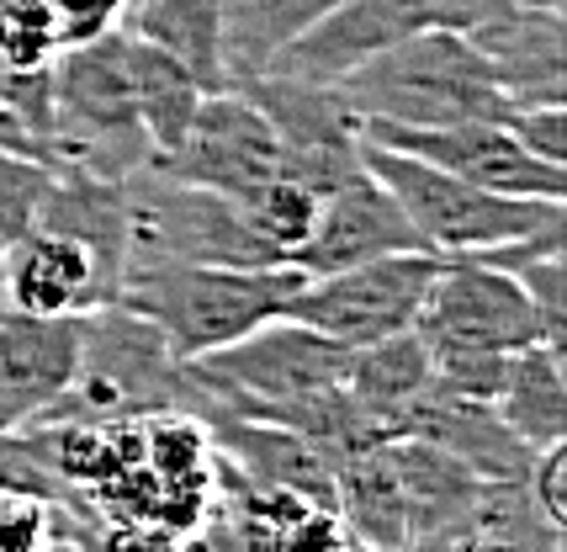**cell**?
Segmentation results:
<instances>
[{"mask_svg": "<svg viewBox=\"0 0 567 552\" xmlns=\"http://www.w3.org/2000/svg\"><path fill=\"white\" fill-rule=\"evenodd\" d=\"M159 165L175 181L207 186L239 207L249 192H260L271 176H281V144H276L271 123L260 117V106L245 91L223 85V91H207L197 101V117L186 127L181 150Z\"/></svg>", "mask_w": 567, "mask_h": 552, "instance_id": "9", "label": "cell"}, {"mask_svg": "<svg viewBox=\"0 0 567 552\" xmlns=\"http://www.w3.org/2000/svg\"><path fill=\"white\" fill-rule=\"evenodd\" d=\"M0 75H6V64H0Z\"/></svg>", "mask_w": 567, "mask_h": 552, "instance_id": "33", "label": "cell"}, {"mask_svg": "<svg viewBox=\"0 0 567 552\" xmlns=\"http://www.w3.org/2000/svg\"><path fill=\"white\" fill-rule=\"evenodd\" d=\"M302 282L297 266H148L127 276L117 303L159 329L181 361H197L281 319Z\"/></svg>", "mask_w": 567, "mask_h": 552, "instance_id": "3", "label": "cell"}, {"mask_svg": "<svg viewBox=\"0 0 567 552\" xmlns=\"http://www.w3.org/2000/svg\"><path fill=\"white\" fill-rule=\"evenodd\" d=\"M239 213H245V224L255 228L281 260H292V251L313 234V224H319V192H308V186L292 176H271L260 192H249V197L239 202Z\"/></svg>", "mask_w": 567, "mask_h": 552, "instance_id": "23", "label": "cell"}, {"mask_svg": "<svg viewBox=\"0 0 567 552\" xmlns=\"http://www.w3.org/2000/svg\"><path fill=\"white\" fill-rule=\"evenodd\" d=\"M53 171L22 154H0V245L22 239L27 228L38 224V207L49 197Z\"/></svg>", "mask_w": 567, "mask_h": 552, "instance_id": "25", "label": "cell"}, {"mask_svg": "<svg viewBox=\"0 0 567 552\" xmlns=\"http://www.w3.org/2000/svg\"><path fill=\"white\" fill-rule=\"evenodd\" d=\"M346 548H350V536L340 527V515L334 510H313V504L271 542V552H346Z\"/></svg>", "mask_w": 567, "mask_h": 552, "instance_id": "29", "label": "cell"}, {"mask_svg": "<svg viewBox=\"0 0 567 552\" xmlns=\"http://www.w3.org/2000/svg\"><path fill=\"white\" fill-rule=\"evenodd\" d=\"M498 420L515 430L530 452L557 447L567 436V377H563V346H525L504 356V382L494 393Z\"/></svg>", "mask_w": 567, "mask_h": 552, "instance_id": "19", "label": "cell"}, {"mask_svg": "<svg viewBox=\"0 0 567 552\" xmlns=\"http://www.w3.org/2000/svg\"><path fill=\"white\" fill-rule=\"evenodd\" d=\"M144 415L197 420L192 372L148 319H138L123 303H101L80 314L74 382L32 426H106V420H144Z\"/></svg>", "mask_w": 567, "mask_h": 552, "instance_id": "1", "label": "cell"}, {"mask_svg": "<svg viewBox=\"0 0 567 552\" xmlns=\"http://www.w3.org/2000/svg\"><path fill=\"white\" fill-rule=\"evenodd\" d=\"M346 552H367V548H346Z\"/></svg>", "mask_w": 567, "mask_h": 552, "instance_id": "31", "label": "cell"}, {"mask_svg": "<svg viewBox=\"0 0 567 552\" xmlns=\"http://www.w3.org/2000/svg\"><path fill=\"white\" fill-rule=\"evenodd\" d=\"M334 515L346 527L350 548L409 552V504H403V489H398L388 441L346 457L334 468Z\"/></svg>", "mask_w": 567, "mask_h": 552, "instance_id": "18", "label": "cell"}, {"mask_svg": "<svg viewBox=\"0 0 567 552\" xmlns=\"http://www.w3.org/2000/svg\"><path fill=\"white\" fill-rule=\"evenodd\" d=\"M64 49L49 0H0V64L6 70H49Z\"/></svg>", "mask_w": 567, "mask_h": 552, "instance_id": "24", "label": "cell"}, {"mask_svg": "<svg viewBox=\"0 0 567 552\" xmlns=\"http://www.w3.org/2000/svg\"><path fill=\"white\" fill-rule=\"evenodd\" d=\"M340 96L361 123L398 127L483 123L509 112V101L488 80L483 53L472 49L467 32H451V27H420L403 43L382 49L340 80Z\"/></svg>", "mask_w": 567, "mask_h": 552, "instance_id": "2", "label": "cell"}, {"mask_svg": "<svg viewBox=\"0 0 567 552\" xmlns=\"http://www.w3.org/2000/svg\"><path fill=\"white\" fill-rule=\"evenodd\" d=\"M85 542H91V552H192L181 542V531L154 527V521H117L112 531L85 536Z\"/></svg>", "mask_w": 567, "mask_h": 552, "instance_id": "30", "label": "cell"}, {"mask_svg": "<svg viewBox=\"0 0 567 552\" xmlns=\"http://www.w3.org/2000/svg\"><path fill=\"white\" fill-rule=\"evenodd\" d=\"M467 38L509 106L567 101V27L557 6H509L477 22Z\"/></svg>", "mask_w": 567, "mask_h": 552, "instance_id": "12", "label": "cell"}, {"mask_svg": "<svg viewBox=\"0 0 567 552\" xmlns=\"http://www.w3.org/2000/svg\"><path fill=\"white\" fill-rule=\"evenodd\" d=\"M504 127L515 133V144L525 154H536L546 165H563L567 171V106H509Z\"/></svg>", "mask_w": 567, "mask_h": 552, "instance_id": "26", "label": "cell"}, {"mask_svg": "<svg viewBox=\"0 0 567 552\" xmlns=\"http://www.w3.org/2000/svg\"><path fill=\"white\" fill-rule=\"evenodd\" d=\"M49 6H53L59 32H64V49L70 43H91L101 32L123 27L127 11H133V0H49Z\"/></svg>", "mask_w": 567, "mask_h": 552, "instance_id": "27", "label": "cell"}, {"mask_svg": "<svg viewBox=\"0 0 567 552\" xmlns=\"http://www.w3.org/2000/svg\"><path fill=\"white\" fill-rule=\"evenodd\" d=\"M223 22H228V0H133L127 32L148 38L154 49L181 59L202 91H223Z\"/></svg>", "mask_w": 567, "mask_h": 552, "instance_id": "21", "label": "cell"}, {"mask_svg": "<svg viewBox=\"0 0 567 552\" xmlns=\"http://www.w3.org/2000/svg\"><path fill=\"white\" fill-rule=\"evenodd\" d=\"M361 165L388 186V197L409 218L420 251L483 255V251H498V245H515V239H530L542 228L563 224V202L483 192V186L451 176L441 165H424L414 154L382 150L371 139H361Z\"/></svg>", "mask_w": 567, "mask_h": 552, "instance_id": "4", "label": "cell"}, {"mask_svg": "<svg viewBox=\"0 0 567 552\" xmlns=\"http://www.w3.org/2000/svg\"><path fill=\"white\" fill-rule=\"evenodd\" d=\"M234 6H239V0H228V11H234Z\"/></svg>", "mask_w": 567, "mask_h": 552, "instance_id": "32", "label": "cell"}, {"mask_svg": "<svg viewBox=\"0 0 567 552\" xmlns=\"http://www.w3.org/2000/svg\"><path fill=\"white\" fill-rule=\"evenodd\" d=\"M207 436H213L223 468H234L245 483L287 489L313 510H334V462L308 436L271 426V420H223V426H207Z\"/></svg>", "mask_w": 567, "mask_h": 552, "instance_id": "15", "label": "cell"}, {"mask_svg": "<svg viewBox=\"0 0 567 552\" xmlns=\"http://www.w3.org/2000/svg\"><path fill=\"white\" fill-rule=\"evenodd\" d=\"M80 367V314H22L0 303V436L32 426Z\"/></svg>", "mask_w": 567, "mask_h": 552, "instance_id": "11", "label": "cell"}, {"mask_svg": "<svg viewBox=\"0 0 567 552\" xmlns=\"http://www.w3.org/2000/svg\"><path fill=\"white\" fill-rule=\"evenodd\" d=\"M435 272H441L435 251L371 255V260H355V266H340V272L308 276L292 293L281 319L319 329L323 340H334L346 351L377 346V340H393V335L414 329Z\"/></svg>", "mask_w": 567, "mask_h": 552, "instance_id": "5", "label": "cell"}, {"mask_svg": "<svg viewBox=\"0 0 567 552\" xmlns=\"http://www.w3.org/2000/svg\"><path fill=\"white\" fill-rule=\"evenodd\" d=\"M393 251H420V239H414L409 218L398 213V202L388 197V186L361 165L355 176H346L334 192L319 197V224L292 251L287 266H297L302 276H323Z\"/></svg>", "mask_w": 567, "mask_h": 552, "instance_id": "13", "label": "cell"}, {"mask_svg": "<svg viewBox=\"0 0 567 552\" xmlns=\"http://www.w3.org/2000/svg\"><path fill=\"white\" fill-rule=\"evenodd\" d=\"M420 27H435L430 0H340L329 17H319L308 32H297L287 49H276L260 75L340 85L350 70H361L367 59L403 43Z\"/></svg>", "mask_w": 567, "mask_h": 552, "instance_id": "10", "label": "cell"}, {"mask_svg": "<svg viewBox=\"0 0 567 552\" xmlns=\"http://www.w3.org/2000/svg\"><path fill=\"white\" fill-rule=\"evenodd\" d=\"M563 483H567V447L557 441V447H542V452H536V462H530V473H525V489H530L536 510H542L557 531H563V515H567Z\"/></svg>", "mask_w": 567, "mask_h": 552, "instance_id": "28", "label": "cell"}, {"mask_svg": "<svg viewBox=\"0 0 567 552\" xmlns=\"http://www.w3.org/2000/svg\"><path fill=\"white\" fill-rule=\"evenodd\" d=\"M430 388H435L430 351L414 329L393 335V340H377V346H355L346 361V393L382 441H398L409 430V415L430 399Z\"/></svg>", "mask_w": 567, "mask_h": 552, "instance_id": "17", "label": "cell"}, {"mask_svg": "<svg viewBox=\"0 0 567 552\" xmlns=\"http://www.w3.org/2000/svg\"><path fill=\"white\" fill-rule=\"evenodd\" d=\"M361 139L382 144V150L414 154L424 165H441L451 176L472 181L483 192H504V197H567V171L546 165L536 154L515 144V133L504 117H483V123H445V127H398V123H361Z\"/></svg>", "mask_w": 567, "mask_h": 552, "instance_id": "8", "label": "cell"}, {"mask_svg": "<svg viewBox=\"0 0 567 552\" xmlns=\"http://www.w3.org/2000/svg\"><path fill=\"white\" fill-rule=\"evenodd\" d=\"M0 303L22 314H91L101 303H117V287L106 282L96 255L70 234L27 228L22 239L6 245L0 260Z\"/></svg>", "mask_w": 567, "mask_h": 552, "instance_id": "14", "label": "cell"}, {"mask_svg": "<svg viewBox=\"0 0 567 552\" xmlns=\"http://www.w3.org/2000/svg\"><path fill=\"white\" fill-rule=\"evenodd\" d=\"M414 335L424 340L430 356H451V351L509 356L546 340L525 287L509 272L477 260V255H441V272H435L430 293H424Z\"/></svg>", "mask_w": 567, "mask_h": 552, "instance_id": "6", "label": "cell"}, {"mask_svg": "<svg viewBox=\"0 0 567 552\" xmlns=\"http://www.w3.org/2000/svg\"><path fill=\"white\" fill-rule=\"evenodd\" d=\"M340 0H239L223 22V70L228 80L260 75L276 49H287L297 32L329 17Z\"/></svg>", "mask_w": 567, "mask_h": 552, "instance_id": "22", "label": "cell"}, {"mask_svg": "<svg viewBox=\"0 0 567 552\" xmlns=\"http://www.w3.org/2000/svg\"><path fill=\"white\" fill-rule=\"evenodd\" d=\"M127 85H133V112H138V127H144L154 160H171L181 150L192 117H197V101L207 91H202L197 75L181 59L154 49L138 32H127Z\"/></svg>", "mask_w": 567, "mask_h": 552, "instance_id": "20", "label": "cell"}, {"mask_svg": "<svg viewBox=\"0 0 567 552\" xmlns=\"http://www.w3.org/2000/svg\"><path fill=\"white\" fill-rule=\"evenodd\" d=\"M245 91L281 144V176L302 181L308 192H334L361 171V117L350 112L340 85H313L292 75H245L228 80Z\"/></svg>", "mask_w": 567, "mask_h": 552, "instance_id": "7", "label": "cell"}, {"mask_svg": "<svg viewBox=\"0 0 567 552\" xmlns=\"http://www.w3.org/2000/svg\"><path fill=\"white\" fill-rule=\"evenodd\" d=\"M403 436H420L430 447L451 452L462 468H472V473L483 478V483H519V478L530 473V462H536V452L498 420L494 403L451 399L441 388H430V399L409 415V430H403Z\"/></svg>", "mask_w": 567, "mask_h": 552, "instance_id": "16", "label": "cell"}]
</instances>
